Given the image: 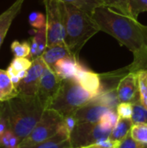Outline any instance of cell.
Here are the masks:
<instances>
[{
    "instance_id": "obj_1",
    "label": "cell",
    "mask_w": 147,
    "mask_h": 148,
    "mask_svg": "<svg viewBox=\"0 0 147 148\" xmlns=\"http://www.w3.org/2000/svg\"><path fill=\"white\" fill-rule=\"evenodd\" d=\"M92 17L101 31L114 37L133 53V62L120 69V72L138 73L147 70V26L140 23L138 19L105 5L97 7L92 13Z\"/></svg>"
},
{
    "instance_id": "obj_2",
    "label": "cell",
    "mask_w": 147,
    "mask_h": 148,
    "mask_svg": "<svg viewBox=\"0 0 147 148\" xmlns=\"http://www.w3.org/2000/svg\"><path fill=\"white\" fill-rule=\"evenodd\" d=\"M2 103L7 114L10 129L21 141L35 128L46 109L36 96L18 95Z\"/></svg>"
},
{
    "instance_id": "obj_3",
    "label": "cell",
    "mask_w": 147,
    "mask_h": 148,
    "mask_svg": "<svg viewBox=\"0 0 147 148\" xmlns=\"http://www.w3.org/2000/svg\"><path fill=\"white\" fill-rule=\"evenodd\" d=\"M66 22L65 40L72 56L79 59L80 52L87 42L101 31L99 25L92 16L80 10L76 6L65 3Z\"/></svg>"
},
{
    "instance_id": "obj_4",
    "label": "cell",
    "mask_w": 147,
    "mask_h": 148,
    "mask_svg": "<svg viewBox=\"0 0 147 148\" xmlns=\"http://www.w3.org/2000/svg\"><path fill=\"white\" fill-rule=\"evenodd\" d=\"M94 96L85 90L75 79L62 80L60 89L48 108L59 113L62 117L73 114L88 104Z\"/></svg>"
},
{
    "instance_id": "obj_5",
    "label": "cell",
    "mask_w": 147,
    "mask_h": 148,
    "mask_svg": "<svg viewBox=\"0 0 147 148\" xmlns=\"http://www.w3.org/2000/svg\"><path fill=\"white\" fill-rule=\"evenodd\" d=\"M63 117L56 111L46 108L41 120L31 133L19 144V148H31L55 136L60 128Z\"/></svg>"
},
{
    "instance_id": "obj_6",
    "label": "cell",
    "mask_w": 147,
    "mask_h": 148,
    "mask_svg": "<svg viewBox=\"0 0 147 148\" xmlns=\"http://www.w3.org/2000/svg\"><path fill=\"white\" fill-rule=\"evenodd\" d=\"M47 16L48 47L64 43L66 9L65 3L59 0H42Z\"/></svg>"
},
{
    "instance_id": "obj_7",
    "label": "cell",
    "mask_w": 147,
    "mask_h": 148,
    "mask_svg": "<svg viewBox=\"0 0 147 148\" xmlns=\"http://www.w3.org/2000/svg\"><path fill=\"white\" fill-rule=\"evenodd\" d=\"M112 130L107 129L100 122L78 123L69 136L72 147H85L109 138Z\"/></svg>"
},
{
    "instance_id": "obj_8",
    "label": "cell",
    "mask_w": 147,
    "mask_h": 148,
    "mask_svg": "<svg viewBox=\"0 0 147 148\" xmlns=\"http://www.w3.org/2000/svg\"><path fill=\"white\" fill-rule=\"evenodd\" d=\"M107 77H120V82L116 87L118 97L120 102H133L140 99L138 85L137 73H122L120 70L102 74Z\"/></svg>"
},
{
    "instance_id": "obj_9",
    "label": "cell",
    "mask_w": 147,
    "mask_h": 148,
    "mask_svg": "<svg viewBox=\"0 0 147 148\" xmlns=\"http://www.w3.org/2000/svg\"><path fill=\"white\" fill-rule=\"evenodd\" d=\"M47 65L42 56L32 60L31 67L27 70V74L21 80L17 86L18 94L25 96H36L41 77Z\"/></svg>"
},
{
    "instance_id": "obj_10",
    "label": "cell",
    "mask_w": 147,
    "mask_h": 148,
    "mask_svg": "<svg viewBox=\"0 0 147 148\" xmlns=\"http://www.w3.org/2000/svg\"><path fill=\"white\" fill-rule=\"evenodd\" d=\"M62 82V80L54 72V70L47 66L41 77L36 94V97L45 108H49L51 101L57 95Z\"/></svg>"
},
{
    "instance_id": "obj_11",
    "label": "cell",
    "mask_w": 147,
    "mask_h": 148,
    "mask_svg": "<svg viewBox=\"0 0 147 148\" xmlns=\"http://www.w3.org/2000/svg\"><path fill=\"white\" fill-rule=\"evenodd\" d=\"M75 80L77 81L81 86L94 97L98 95L103 89L101 75L90 71L83 65L78 71Z\"/></svg>"
},
{
    "instance_id": "obj_12",
    "label": "cell",
    "mask_w": 147,
    "mask_h": 148,
    "mask_svg": "<svg viewBox=\"0 0 147 148\" xmlns=\"http://www.w3.org/2000/svg\"><path fill=\"white\" fill-rule=\"evenodd\" d=\"M110 108L102 106L101 104L89 101L88 104L77 109L73 115L78 121V123L83 122H91L97 123L100 122L101 117L108 111Z\"/></svg>"
},
{
    "instance_id": "obj_13",
    "label": "cell",
    "mask_w": 147,
    "mask_h": 148,
    "mask_svg": "<svg viewBox=\"0 0 147 148\" xmlns=\"http://www.w3.org/2000/svg\"><path fill=\"white\" fill-rule=\"evenodd\" d=\"M82 64L80 63L79 59L68 56L55 62L52 69L62 79H75Z\"/></svg>"
},
{
    "instance_id": "obj_14",
    "label": "cell",
    "mask_w": 147,
    "mask_h": 148,
    "mask_svg": "<svg viewBox=\"0 0 147 148\" xmlns=\"http://www.w3.org/2000/svg\"><path fill=\"white\" fill-rule=\"evenodd\" d=\"M25 0H16L6 10L0 14V48L8 33V30L20 12Z\"/></svg>"
},
{
    "instance_id": "obj_15",
    "label": "cell",
    "mask_w": 147,
    "mask_h": 148,
    "mask_svg": "<svg viewBox=\"0 0 147 148\" xmlns=\"http://www.w3.org/2000/svg\"><path fill=\"white\" fill-rule=\"evenodd\" d=\"M30 40V54L29 58L34 60L41 56L48 47L47 25L42 29H35V34Z\"/></svg>"
},
{
    "instance_id": "obj_16",
    "label": "cell",
    "mask_w": 147,
    "mask_h": 148,
    "mask_svg": "<svg viewBox=\"0 0 147 148\" xmlns=\"http://www.w3.org/2000/svg\"><path fill=\"white\" fill-rule=\"evenodd\" d=\"M68 56H72V55L70 54L66 44L61 43V44L47 47L46 50L43 52V54L41 56L43 62H45V64L49 68L52 69L57 61Z\"/></svg>"
},
{
    "instance_id": "obj_17",
    "label": "cell",
    "mask_w": 147,
    "mask_h": 148,
    "mask_svg": "<svg viewBox=\"0 0 147 148\" xmlns=\"http://www.w3.org/2000/svg\"><path fill=\"white\" fill-rule=\"evenodd\" d=\"M18 90L6 70L0 69V101H8L18 95Z\"/></svg>"
},
{
    "instance_id": "obj_18",
    "label": "cell",
    "mask_w": 147,
    "mask_h": 148,
    "mask_svg": "<svg viewBox=\"0 0 147 148\" xmlns=\"http://www.w3.org/2000/svg\"><path fill=\"white\" fill-rule=\"evenodd\" d=\"M91 101L105 106L110 109H116L119 104L120 103V99L118 97L116 88L109 89L103 88L98 95L94 96L91 100Z\"/></svg>"
},
{
    "instance_id": "obj_19",
    "label": "cell",
    "mask_w": 147,
    "mask_h": 148,
    "mask_svg": "<svg viewBox=\"0 0 147 148\" xmlns=\"http://www.w3.org/2000/svg\"><path fill=\"white\" fill-rule=\"evenodd\" d=\"M133 126V122L132 119H126V118H120L112 130L110 135H109V140L120 143L131 132V129Z\"/></svg>"
},
{
    "instance_id": "obj_20",
    "label": "cell",
    "mask_w": 147,
    "mask_h": 148,
    "mask_svg": "<svg viewBox=\"0 0 147 148\" xmlns=\"http://www.w3.org/2000/svg\"><path fill=\"white\" fill-rule=\"evenodd\" d=\"M31 148H72L69 138L64 134L58 132L49 140Z\"/></svg>"
},
{
    "instance_id": "obj_21",
    "label": "cell",
    "mask_w": 147,
    "mask_h": 148,
    "mask_svg": "<svg viewBox=\"0 0 147 148\" xmlns=\"http://www.w3.org/2000/svg\"><path fill=\"white\" fill-rule=\"evenodd\" d=\"M59 1L71 3L91 16L94 10L97 7L104 5L102 0H59Z\"/></svg>"
},
{
    "instance_id": "obj_22",
    "label": "cell",
    "mask_w": 147,
    "mask_h": 148,
    "mask_svg": "<svg viewBox=\"0 0 147 148\" xmlns=\"http://www.w3.org/2000/svg\"><path fill=\"white\" fill-rule=\"evenodd\" d=\"M133 103L132 121L134 124L147 123V108L142 104L141 100L138 99Z\"/></svg>"
},
{
    "instance_id": "obj_23",
    "label": "cell",
    "mask_w": 147,
    "mask_h": 148,
    "mask_svg": "<svg viewBox=\"0 0 147 148\" xmlns=\"http://www.w3.org/2000/svg\"><path fill=\"white\" fill-rule=\"evenodd\" d=\"M130 135L135 141L147 145V123L134 124L131 129Z\"/></svg>"
},
{
    "instance_id": "obj_24",
    "label": "cell",
    "mask_w": 147,
    "mask_h": 148,
    "mask_svg": "<svg viewBox=\"0 0 147 148\" xmlns=\"http://www.w3.org/2000/svg\"><path fill=\"white\" fill-rule=\"evenodd\" d=\"M11 52L14 57H28L30 54V42H20L18 41H14L10 45Z\"/></svg>"
},
{
    "instance_id": "obj_25",
    "label": "cell",
    "mask_w": 147,
    "mask_h": 148,
    "mask_svg": "<svg viewBox=\"0 0 147 148\" xmlns=\"http://www.w3.org/2000/svg\"><path fill=\"white\" fill-rule=\"evenodd\" d=\"M129 1L130 0H102L105 6L131 16L129 10Z\"/></svg>"
},
{
    "instance_id": "obj_26",
    "label": "cell",
    "mask_w": 147,
    "mask_h": 148,
    "mask_svg": "<svg viewBox=\"0 0 147 148\" xmlns=\"http://www.w3.org/2000/svg\"><path fill=\"white\" fill-rule=\"evenodd\" d=\"M137 75L140 100L142 104L147 108V70L138 72Z\"/></svg>"
},
{
    "instance_id": "obj_27",
    "label": "cell",
    "mask_w": 147,
    "mask_h": 148,
    "mask_svg": "<svg viewBox=\"0 0 147 148\" xmlns=\"http://www.w3.org/2000/svg\"><path fill=\"white\" fill-rule=\"evenodd\" d=\"M118 120H119V115H118L117 110L116 109H110L101 117L100 123L105 128L113 130V127H115Z\"/></svg>"
},
{
    "instance_id": "obj_28",
    "label": "cell",
    "mask_w": 147,
    "mask_h": 148,
    "mask_svg": "<svg viewBox=\"0 0 147 148\" xmlns=\"http://www.w3.org/2000/svg\"><path fill=\"white\" fill-rule=\"evenodd\" d=\"M29 23L35 29H39L47 25V16L39 11H33L29 16Z\"/></svg>"
},
{
    "instance_id": "obj_29",
    "label": "cell",
    "mask_w": 147,
    "mask_h": 148,
    "mask_svg": "<svg viewBox=\"0 0 147 148\" xmlns=\"http://www.w3.org/2000/svg\"><path fill=\"white\" fill-rule=\"evenodd\" d=\"M129 10L130 16L137 19L140 13L147 11V0H130Z\"/></svg>"
},
{
    "instance_id": "obj_30",
    "label": "cell",
    "mask_w": 147,
    "mask_h": 148,
    "mask_svg": "<svg viewBox=\"0 0 147 148\" xmlns=\"http://www.w3.org/2000/svg\"><path fill=\"white\" fill-rule=\"evenodd\" d=\"M32 65V60L28 57H14L11 61L10 67L17 73L21 71H27Z\"/></svg>"
},
{
    "instance_id": "obj_31",
    "label": "cell",
    "mask_w": 147,
    "mask_h": 148,
    "mask_svg": "<svg viewBox=\"0 0 147 148\" xmlns=\"http://www.w3.org/2000/svg\"><path fill=\"white\" fill-rule=\"evenodd\" d=\"M120 118L132 119L133 115V103L131 102H120L116 108Z\"/></svg>"
},
{
    "instance_id": "obj_32",
    "label": "cell",
    "mask_w": 147,
    "mask_h": 148,
    "mask_svg": "<svg viewBox=\"0 0 147 148\" xmlns=\"http://www.w3.org/2000/svg\"><path fill=\"white\" fill-rule=\"evenodd\" d=\"M116 148H147V145L135 141L129 134L122 141L118 144Z\"/></svg>"
},
{
    "instance_id": "obj_33",
    "label": "cell",
    "mask_w": 147,
    "mask_h": 148,
    "mask_svg": "<svg viewBox=\"0 0 147 148\" xmlns=\"http://www.w3.org/2000/svg\"><path fill=\"white\" fill-rule=\"evenodd\" d=\"M118 144L119 143H116V142H113V141L110 140L109 138H108L107 140H102L95 142V143H94L92 145H89L88 147L81 148H115L117 147Z\"/></svg>"
},
{
    "instance_id": "obj_34",
    "label": "cell",
    "mask_w": 147,
    "mask_h": 148,
    "mask_svg": "<svg viewBox=\"0 0 147 148\" xmlns=\"http://www.w3.org/2000/svg\"><path fill=\"white\" fill-rule=\"evenodd\" d=\"M14 134H15L10 129H7L3 134H0V147L3 148H9L10 140Z\"/></svg>"
},
{
    "instance_id": "obj_35",
    "label": "cell",
    "mask_w": 147,
    "mask_h": 148,
    "mask_svg": "<svg viewBox=\"0 0 147 148\" xmlns=\"http://www.w3.org/2000/svg\"><path fill=\"white\" fill-rule=\"evenodd\" d=\"M72 148H80V147H72Z\"/></svg>"
},
{
    "instance_id": "obj_36",
    "label": "cell",
    "mask_w": 147,
    "mask_h": 148,
    "mask_svg": "<svg viewBox=\"0 0 147 148\" xmlns=\"http://www.w3.org/2000/svg\"><path fill=\"white\" fill-rule=\"evenodd\" d=\"M15 148H19V147H15Z\"/></svg>"
},
{
    "instance_id": "obj_37",
    "label": "cell",
    "mask_w": 147,
    "mask_h": 148,
    "mask_svg": "<svg viewBox=\"0 0 147 148\" xmlns=\"http://www.w3.org/2000/svg\"><path fill=\"white\" fill-rule=\"evenodd\" d=\"M0 102H1V101H0Z\"/></svg>"
},
{
    "instance_id": "obj_38",
    "label": "cell",
    "mask_w": 147,
    "mask_h": 148,
    "mask_svg": "<svg viewBox=\"0 0 147 148\" xmlns=\"http://www.w3.org/2000/svg\"><path fill=\"white\" fill-rule=\"evenodd\" d=\"M115 148H116V147H115Z\"/></svg>"
}]
</instances>
